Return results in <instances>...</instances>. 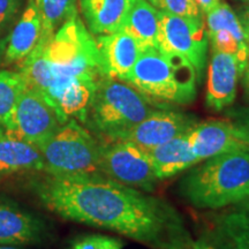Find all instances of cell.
<instances>
[{
    "instance_id": "2e32d148",
    "label": "cell",
    "mask_w": 249,
    "mask_h": 249,
    "mask_svg": "<svg viewBox=\"0 0 249 249\" xmlns=\"http://www.w3.org/2000/svg\"><path fill=\"white\" fill-rule=\"evenodd\" d=\"M30 171H44L38 148L13 130L0 129V177Z\"/></svg>"
},
{
    "instance_id": "44dd1931",
    "label": "cell",
    "mask_w": 249,
    "mask_h": 249,
    "mask_svg": "<svg viewBox=\"0 0 249 249\" xmlns=\"http://www.w3.org/2000/svg\"><path fill=\"white\" fill-rule=\"evenodd\" d=\"M208 240L217 249H249V213L240 210L218 217Z\"/></svg>"
},
{
    "instance_id": "cb8c5ba5",
    "label": "cell",
    "mask_w": 249,
    "mask_h": 249,
    "mask_svg": "<svg viewBox=\"0 0 249 249\" xmlns=\"http://www.w3.org/2000/svg\"><path fill=\"white\" fill-rule=\"evenodd\" d=\"M161 13L185 18H204L195 0H148Z\"/></svg>"
},
{
    "instance_id": "603a6c76",
    "label": "cell",
    "mask_w": 249,
    "mask_h": 249,
    "mask_svg": "<svg viewBox=\"0 0 249 249\" xmlns=\"http://www.w3.org/2000/svg\"><path fill=\"white\" fill-rule=\"evenodd\" d=\"M42 20L44 36H52L71 18L76 17V0H34Z\"/></svg>"
},
{
    "instance_id": "7c38bea8",
    "label": "cell",
    "mask_w": 249,
    "mask_h": 249,
    "mask_svg": "<svg viewBox=\"0 0 249 249\" xmlns=\"http://www.w3.org/2000/svg\"><path fill=\"white\" fill-rule=\"evenodd\" d=\"M188 141L198 163L235 151H249V145L235 135L230 120L210 119L197 123L188 132Z\"/></svg>"
},
{
    "instance_id": "5bb4252c",
    "label": "cell",
    "mask_w": 249,
    "mask_h": 249,
    "mask_svg": "<svg viewBox=\"0 0 249 249\" xmlns=\"http://www.w3.org/2000/svg\"><path fill=\"white\" fill-rule=\"evenodd\" d=\"M95 39L105 76L126 82L142 52L136 40L121 30Z\"/></svg>"
},
{
    "instance_id": "ffe728a7",
    "label": "cell",
    "mask_w": 249,
    "mask_h": 249,
    "mask_svg": "<svg viewBox=\"0 0 249 249\" xmlns=\"http://www.w3.org/2000/svg\"><path fill=\"white\" fill-rule=\"evenodd\" d=\"M160 12L148 0H134L121 31L133 37L142 51L158 48Z\"/></svg>"
},
{
    "instance_id": "6da1fadb",
    "label": "cell",
    "mask_w": 249,
    "mask_h": 249,
    "mask_svg": "<svg viewBox=\"0 0 249 249\" xmlns=\"http://www.w3.org/2000/svg\"><path fill=\"white\" fill-rule=\"evenodd\" d=\"M35 191L46 209L64 219L117 232L151 249H189L194 242L169 202L103 174H46Z\"/></svg>"
},
{
    "instance_id": "d6986e66",
    "label": "cell",
    "mask_w": 249,
    "mask_h": 249,
    "mask_svg": "<svg viewBox=\"0 0 249 249\" xmlns=\"http://www.w3.org/2000/svg\"><path fill=\"white\" fill-rule=\"evenodd\" d=\"M42 34V20L38 11L34 0H29L26 11L9 35L5 48L6 62H22L38 45Z\"/></svg>"
},
{
    "instance_id": "4fadbf2b",
    "label": "cell",
    "mask_w": 249,
    "mask_h": 249,
    "mask_svg": "<svg viewBox=\"0 0 249 249\" xmlns=\"http://www.w3.org/2000/svg\"><path fill=\"white\" fill-rule=\"evenodd\" d=\"M241 71L234 55L211 50L205 104L213 111L231 107L236 97Z\"/></svg>"
},
{
    "instance_id": "4dcf8cb0",
    "label": "cell",
    "mask_w": 249,
    "mask_h": 249,
    "mask_svg": "<svg viewBox=\"0 0 249 249\" xmlns=\"http://www.w3.org/2000/svg\"><path fill=\"white\" fill-rule=\"evenodd\" d=\"M242 76H244V86L247 91L249 92V61L246 66L244 73H242Z\"/></svg>"
},
{
    "instance_id": "484cf974",
    "label": "cell",
    "mask_w": 249,
    "mask_h": 249,
    "mask_svg": "<svg viewBox=\"0 0 249 249\" xmlns=\"http://www.w3.org/2000/svg\"><path fill=\"white\" fill-rule=\"evenodd\" d=\"M230 118L235 135L249 145V107L230 112Z\"/></svg>"
},
{
    "instance_id": "1f68e13d",
    "label": "cell",
    "mask_w": 249,
    "mask_h": 249,
    "mask_svg": "<svg viewBox=\"0 0 249 249\" xmlns=\"http://www.w3.org/2000/svg\"><path fill=\"white\" fill-rule=\"evenodd\" d=\"M239 209L240 210H244V211H247L249 213V196L245 198V200H242L241 202H239Z\"/></svg>"
},
{
    "instance_id": "f546056e",
    "label": "cell",
    "mask_w": 249,
    "mask_h": 249,
    "mask_svg": "<svg viewBox=\"0 0 249 249\" xmlns=\"http://www.w3.org/2000/svg\"><path fill=\"white\" fill-rule=\"evenodd\" d=\"M189 249H217L211 242L208 240V238H201L198 240L193 242L192 247Z\"/></svg>"
},
{
    "instance_id": "9a60e30c",
    "label": "cell",
    "mask_w": 249,
    "mask_h": 249,
    "mask_svg": "<svg viewBox=\"0 0 249 249\" xmlns=\"http://www.w3.org/2000/svg\"><path fill=\"white\" fill-rule=\"evenodd\" d=\"M45 233L40 220L0 198V245L39 244Z\"/></svg>"
},
{
    "instance_id": "5b68a950",
    "label": "cell",
    "mask_w": 249,
    "mask_h": 249,
    "mask_svg": "<svg viewBox=\"0 0 249 249\" xmlns=\"http://www.w3.org/2000/svg\"><path fill=\"white\" fill-rule=\"evenodd\" d=\"M147 97L186 105L197 95L195 68L181 55L158 48L141 52L126 81Z\"/></svg>"
},
{
    "instance_id": "8fae6325",
    "label": "cell",
    "mask_w": 249,
    "mask_h": 249,
    "mask_svg": "<svg viewBox=\"0 0 249 249\" xmlns=\"http://www.w3.org/2000/svg\"><path fill=\"white\" fill-rule=\"evenodd\" d=\"M197 124V118L185 112L160 107L136 124L123 141L133 142L150 151L177 136L188 133Z\"/></svg>"
},
{
    "instance_id": "d4e9b609",
    "label": "cell",
    "mask_w": 249,
    "mask_h": 249,
    "mask_svg": "<svg viewBox=\"0 0 249 249\" xmlns=\"http://www.w3.org/2000/svg\"><path fill=\"white\" fill-rule=\"evenodd\" d=\"M120 239L104 234H88L76 238L70 249H124Z\"/></svg>"
},
{
    "instance_id": "d6a6232c",
    "label": "cell",
    "mask_w": 249,
    "mask_h": 249,
    "mask_svg": "<svg viewBox=\"0 0 249 249\" xmlns=\"http://www.w3.org/2000/svg\"><path fill=\"white\" fill-rule=\"evenodd\" d=\"M0 249H18V248L12 245H0Z\"/></svg>"
},
{
    "instance_id": "ba28073f",
    "label": "cell",
    "mask_w": 249,
    "mask_h": 249,
    "mask_svg": "<svg viewBox=\"0 0 249 249\" xmlns=\"http://www.w3.org/2000/svg\"><path fill=\"white\" fill-rule=\"evenodd\" d=\"M157 42L158 49L161 51L179 54L191 62L200 82L209 50V38L203 18H185L160 12Z\"/></svg>"
},
{
    "instance_id": "ac0fdd59",
    "label": "cell",
    "mask_w": 249,
    "mask_h": 249,
    "mask_svg": "<svg viewBox=\"0 0 249 249\" xmlns=\"http://www.w3.org/2000/svg\"><path fill=\"white\" fill-rule=\"evenodd\" d=\"M149 155L158 180L171 178L198 163L189 144L188 133L158 145Z\"/></svg>"
},
{
    "instance_id": "52a82bcc",
    "label": "cell",
    "mask_w": 249,
    "mask_h": 249,
    "mask_svg": "<svg viewBox=\"0 0 249 249\" xmlns=\"http://www.w3.org/2000/svg\"><path fill=\"white\" fill-rule=\"evenodd\" d=\"M99 170L107 178L147 193L158 181L149 152L129 141L102 142Z\"/></svg>"
},
{
    "instance_id": "e0dca14e",
    "label": "cell",
    "mask_w": 249,
    "mask_h": 249,
    "mask_svg": "<svg viewBox=\"0 0 249 249\" xmlns=\"http://www.w3.org/2000/svg\"><path fill=\"white\" fill-rule=\"evenodd\" d=\"M88 30L93 36L120 31L134 0H79Z\"/></svg>"
},
{
    "instance_id": "836d02e7",
    "label": "cell",
    "mask_w": 249,
    "mask_h": 249,
    "mask_svg": "<svg viewBox=\"0 0 249 249\" xmlns=\"http://www.w3.org/2000/svg\"><path fill=\"white\" fill-rule=\"evenodd\" d=\"M242 2H245V4H247V6H249V0H241Z\"/></svg>"
},
{
    "instance_id": "7a4b0ae2",
    "label": "cell",
    "mask_w": 249,
    "mask_h": 249,
    "mask_svg": "<svg viewBox=\"0 0 249 249\" xmlns=\"http://www.w3.org/2000/svg\"><path fill=\"white\" fill-rule=\"evenodd\" d=\"M45 57L51 73V86L45 98L52 105L59 93L71 83L81 80L98 82L107 77L95 37L79 15L48 37Z\"/></svg>"
},
{
    "instance_id": "30bf717a",
    "label": "cell",
    "mask_w": 249,
    "mask_h": 249,
    "mask_svg": "<svg viewBox=\"0 0 249 249\" xmlns=\"http://www.w3.org/2000/svg\"><path fill=\"white\" fill-rule=\"evenodd\" d=\"M204 17L211 50L234 55L242 75L249 61V44L238 14L222 1Z\"/></svg>"
},
{
    "instance_id": "f1b7e54d",
    "label": "cell",
    "mask_w": 249,
    "mask_h": 249,
    "mask_svg": "<svg viewBox=\"0 0 249 249\" xmlns=\"http://www.w3.org/2000/svg\"><path fill=\"white\" fill-rule=\"evenodd\" d=\"M195 1L198 5L203 15H205L208 12H210L211 9L219 5L222 0H195Z\"/></svg>"
},
{
    "instance_id": "3957f363",
    "label": "cell",
    "mask_w": 249,
    "mask_h": 249,
    "mask_svg": "<svg viewBox=\"0 0 249 249\" xmlns=\"http://www.w3.org/2000/svg\"><path fill=\"white\" fill-rule=\"evenodd\" d=\"M180 194L198 209H220L249 196V151L205 160L183 177Z\"/></svg>"
},
{
    "instance_id": "8992f818",
    "label": "cell",
    "mask_w": 249,
    "mask_h": 249,
    "mask_svg": "<svg viewBox=\"0 0 249 249\" xmlns=\"http://www.w3.org/2000/svg\"><path fill=\"white\" fill-rule=\"evenodd\" d=\"M101 144L80 121L71 119L37 148L42 154L46 174L80 177L102 174Z\"/></svg>"
},
{
    "instance_id": "277c9868",
    "label": "cell",
    "mask_w": 249,
    "mask_h": 249,
    "mask_svg": "<svg viewBox=\"0 0 249 249\" xmlns=\"http://www.w3.org/2000/svg\"><path fill=\"white\" fill-rule=\"evenodd\" d=\"M164 107L155 104L154 99L124 81L103 77L83 124H88L103 143L123 141L136 124Z\"/></svg>"
},
{
    "instance_id": "83f0119b",
    "label": "cell",
    "mask_w": 249,
    "mask_h": 249,
    "mask_svg": "<svg viewBox=\"0 0 249 249\" xmlns=\"http://www.w3.org/2000/svg\"><path fill=\"white\" fill-rule=\"evenodd\" d=\"M238 18L240 20L242 29H244L246 39H247L248 44H249V6L244 8H240V11L238 12Z\"/></svg>"
},
{
    "instance_id": "9c48e42d",
    "label": "cell",
    "mask_w": 249,
    "mask_h": 249,
    "mask_svg": "<svg viewBox=\"0 0 249 249\" xmlns=\"http://www.w3.org/2000/svg\"><path fill=\"white\" fill-rule=\"evenodd\" d=\"M61 124H64L53 105L42 93L26 87L15 107L12 130L38 147Z\"/></svg>"
},
{
    "instance_id": "4316f807",
    "label": "cell",
    "mask_w": 249,
    "mask_h": 249,
    "mask_svg": "<svg viewBox=\"0 0 249 249\" xmlns=\"http://www.w3.org/2000/svg\"><path fill=\"white\" fill-rule=\"evenodd\" d=\"M18 0H0V28L17 12Z\"/></svg>"
},
{
    "instance_id": "7402d4cb",
    "label": "cell",
    "mask_w": 249,
    "mask_h": 249,
    "mask_svg": "<svg viewBox=\"0 0 249 249\" xmlns=\"http://www.w3.org/2000/svg\"><path fill=\"white\" fill-rule=\"evenodd\" d=\"M26 87V81L20 71L0 70V126L2 128H13L15 107Z\"/></svg>"
}]
</instances>
